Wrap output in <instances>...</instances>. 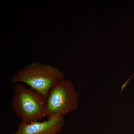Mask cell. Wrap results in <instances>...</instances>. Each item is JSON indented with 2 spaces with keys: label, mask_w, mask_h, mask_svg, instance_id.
<instances>
[{
  "label": "cell",
  "mask_w": 134,
  "mask_h": 134,
  "mask_svg": "<svg viewBox=\"0 0 134 134\" xmlns=\"http://www.w3.org/2000/svg\"><path fill=\"white\" fill-rule=\"evenodd\" d=\"M134 74H133L132 75V76H131V77H130L129 79L126 82L127 83H128V82H129L130 80V79H131V78H132V77H133V76H134Z\"/></svg>",
  "instance_id": "obj_5"
},
{
  "label": "cell",
  "mask_w": 134,
  "mask_h": 134,
  "mask_svg": "<svg viewBox=\"0 0 134 134\" xmlns=\"http://www.w3.org/2000/svg\"><path fill=\"white\" fill-rule=\"evenodd\" d=\"M65 124L64 117L48 118L43 121L30 123L21 122L13 134H59Z\"/></svg>",
  "instance_id": "obj_4"
},
{
  "label": "cell",
  "mask_w": 134,
  "mask_h": 134,
  "mask_svg": "<svg viewBox=\"0 0 134 134\" xmlns=\"http://www.w3.org/2000/svg\"><path fill=\"white\" fill-rule=\"evenodd\" d=\"M78 95L70 80H61L50 90L46 99V117L64 116L77 109Z\"/></svg>",
  "instance_id": "obj_3"
},
{
  "label": "cell",
  "mask_w": 134,
  "mask_h": 134,
  "mask_svg": "<svg viewBox=\"0 0 134 134\" xmlns=\"http://www.w3.org/2000/svg\"><path fill=\"white\" fill-rule=\"evenodd\" d=\"M10 103L21 122L40 121L46 117V98L24 84H16Z\"/></svg>",
  "instance_id": "obj_2"
},
{
  "label": "cell",
  "mask_w": 134,
  "mask_h": 134,
  "mask_svg": "<svg viewBox=\"0 0 134 134\" xmlns=\"http://www.w3.org/2000/svg\"><path fill=\"white\" fill-rule=\"evenodd\" d=\"M65 79L57 67L40 62L30 63L17 71L10 79L12 83H23L46 98L56 83Z\"/></svg>",
  "instance_id": "obj_1"
}]
</instances>
